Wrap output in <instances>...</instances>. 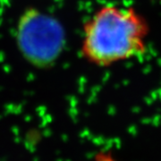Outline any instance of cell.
<instances>
[{
	"mask_svg": "<svg viewBox=\"0 0 161 161\" xmlns=\"http://www.w3.org/2000/svg\"><path fill=\"white\" fill-rule=\"evenodd\" d=\"M15 37L22 56L38 68H47L56 63L65 39L59 21L36 7L27 8L20 15Z\"/></svg>",
	"mask_w": 161,
	"mask_h": 161,
	"instance_id": "cell-2",
	"label": "cell"
},
{
	"mask_svg": "<svg viewBox=\"0 0 161 161\" xmlns=\"http://www.w3.org/2000/svg\"><path fill=\"white\" fill-rule=\"evenodd\" d=\"M150 26L133 6L104 4L83 24L80 52L87 63L108 68L148 51Z\"/></svg>",
	"mask_w": 161,
	"mask_h": 161,
	"instance_id": "cell-1",
	"label": "cell"
}]
</instances>
